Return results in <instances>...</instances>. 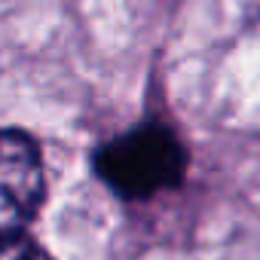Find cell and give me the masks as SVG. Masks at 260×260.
<instances>
[{"instance_id": "cell-1", "label": "cell", "mask_w": 260, "mask_h": 260, "mask_svg": "<svg viewBox=\"0 0 260 260\" xmlns=\"http://www.w3.org/2000/svg\"><path fill=\"white\" fill-rule=\"evenodd\" d=\"M187 153L172 128L138 125L95 153L98 178L122 199H150L181 184Z\"/></svg>"}, {"instance_id": "cell-2", "label": "cell", "mask_w": 260, "mask_h": 260, "mask_svg": "<svg viewBox=\"0 0 260 260\" xmlns=\"http://www.w3.org/2000/svg\"><path fill=\"white\" fill-rule=\"evenodd\" d=\"M46 196L40 147L19 128H0V242L25 236Z\"/></svg>"}, {"instance_id": "cell-3", "label": "cell", "mask_w": 260, "mask_h": 260, "mask_svg": "<svg viewBox=\"0 0 260 260\" xmlns=\"http://www.w3.org/2000/svg\"><path fill=\"white\" fill-rule=\"evenodd\" d=\"M0 260H52V257L28 236H16L0 242Z\"/></svg>"}]
</instances>
